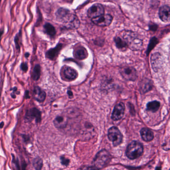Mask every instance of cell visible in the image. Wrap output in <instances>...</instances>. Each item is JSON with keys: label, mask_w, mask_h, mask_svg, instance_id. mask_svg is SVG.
<instances>
[{"label": "cell", "mask_w": 170, "mask_h": 170, "mask_svg": "<svg viewBox=\"0 0 170 170\" xmlns=\"http://www.w3.org/2000/svg\"><path fill=\"white\" fill-rule=\"evenodd\" d=\"M55 16L57 20L64 24L66 28L77 29L79 27V20L77 16L72 13L69 9H59L55 13Z\"/></svg>", "instance_id": "6da1fadb"}, {"label": "cell", "mask_w": 170, "mask_h": 170, "mask_svg": "<svg viewBox=\"0 0 170 170\" xmlns=\"http://www.w3.org/2000/svg\"><path fill=\"white\" fill-rule=\"evenodd\" d=\"M111 159L110 154L107 150H102L97 153L93 160L94 168L96 169H102L109 163Z\"/></svg>", "instance_id": "7a4b0ae2"}, {"label": "cell", "mask_w": 170, "mask_h": 170, "mask_svg": "<svg viewBox=\"0 0 170 170\" xmlns=\"http://www.w3.org/2000/svg\"><path fill=\"white\" fill-rule=\"evenodd\" d=\"M143 153V146L141 143L133 141L127 147L126 155L131 160L136 159L142 155Z\"/></svg>", "instance_id": "3957f363"}, {"label": "cell", "mask_w": 170, "mask_h": 170, "mask_svg": "<svg viewBox=\"0 0 170 170\" xmlns=\"http://www.w3.org/2000/svg\"><path fill=\"white\" fill-rule=\"evenodd\" d=\"M123 39L127 43V46L132 49H140L142 46V41L134 32L125 31L123 34Z\"/></svg>", "instance_id": "277c9868"}, {"label": "cell", "mask_w": 170, "mask_h": 170, "mask_svg": "<svg viewBox=\"0 0 170 170\" xmlns=\"http://www.w3.org/2000/svg\"><path fill=\"white\" fill-rule=\"evenodd\" d=\"M108 137L114 147L119 145L123 140V135L119 129L114 126L108 130Z\"/></svg>", "instance_id": "5b68a950"}, {"label": "cell", "mask_w": 170, "mask_h": 170, "mask_svg": "<svg viewBox=\"0 0 170 170\" xmlns=\"http://www.w3.org/2000/svg\"><path fill=\"white\" fill-rule=\"evenodd\" d=\"M120 72L124 79L129 81H134L137 78L136 70L131 66H125L121 68Z\"/></svg>", "instance_id": "8992f818"}, {"label": "cell", "mask_w": 170, "mask_h": 170, "mask_svg": "<svg viewBox=\"0 0 170 170\" xmlns=\"http://www.w3.org/2000/svg\"><path fill=\"white\" fill-rule=\"evenodd\" d=\"M24 120L27 122H31L32 120H35L37 123H39L41 121V111L35 108L28 110L24 116Z\"/></svg>", "instance_id": "52a82bcc"}, {"label": "cell", "mask_w": 170, "mask_h": 170, "mask_svg": "<svg viewBox=\"0 0 170 170\" xmlns=\"http://www.w3.org/2000/svg\"><path fill=\"white\" fill-rule=\"evenodd\" d=\"M113 18L110 15H103L102 16L91 19L92 23L96 26L101 27H107L110 24Z\"/></svg>", "instance_id": "ba28073f"}, {"label": "cell", "mask_w": 170, "mask_h": 170, "mask_svg": "<svg viewBox=\"0 0 170 170\" xmlns=\"http://www.w3.org/2000/svg\"><path fill=\"white\" fill-rule=\"evenodd\" d=\"M104 14V8L102 5L99 4L93 5L87 11L88 16L91 19L98 17Z\"/></svg>", "instance_id": "9c48e42d"}, {"label": "cell", "mask_w": 170, "mask_h": 170, "mask_svg": "<svg viewBox=\"0 0 170 170\" xmlns=\"http://www.w3.org/2000/svg\"><path fill=\"white\" fill-rule=\"evenodd\" d=\"M125 108L123 103L120 102L117 104L112 112L111 118L114 121L120 120L124 116Z\"/></svg>", "instance_id": "30bf717a"}, {"label": "cell", "mask_w": 170, "mask_h": 170, "mask_svg": "<svg viewBox=\"0 0 170 170\" xmlns=\"http://www.w3.org/2000/svg\"><path fill=\"white\" fill-rule=\"evenodd\" d=\"M62 74L64 78L68 81H72L78 76L76 70L69 66H65L62 70Z\"/></svg>", "instance_id": "8fae6325"}, {"label": "cell", "mask_w": 170, "mask_h": 170, "mask_svg": "<svg viewBox=\"0 0 170 170\" xmlns=\"http://www.w3.org/2000/svg\"><path fill=\"white\" fill-rule=\"evenodd\" d=\"M160 18L164 22L170 20V8L168 6H163L160 8L159 12Z\"/></svg>", "instance_id": "7c38bea8"}, {"label": "cell", "mask_w": 170, "mask_h": 170, "mask_svg": "<svg viewBox=\"0 0 170 170\" xmlns=\"http://www.w3.org/2000/svg\"><path fill=\"white\" fill-rule=\"evenodd\" d=\"M33 96L35 100L39 102H42L46 98V93L41 88L35 87L33 91Z\"/></svg>", "instance_id": "4fadbf2b"}, {"label": "cell", "mask_w": 170, "mask_h": 170, "mask_svg": "<svg viewBox=\"0 0 170 170\" xmlns=\"http://www.w3.org/2000/svg\"><path fill=\"white\" fill-rule=\"evenodd\" d=\"M73 54L76 58L79 60H84L88 56V54L87 49L82 46L77 47L74 50Z\"/></svg>", "instance_id": "5bb4252c"}, {"label": "cell", "mask_w": 170, "mask_h": 170, "mask_svg": "<svg viewBox=\"0 0 170 170\" xmlns=\"http://www.w3.org/2000/svg\"><path fill=\"white\" fill-rule=\"evenodd\" d=\"M68 123L67 118L61 115L57 116L54 120V126L57 127V128L60 129H62L66 127L68 125Z\"/></svg>", "instance_id": "9a60e30c"}, {"label": "cell", "mask_w": 170, "mask_h": 170, "mask_svg": "<svg viewBox=\"0 0 170 170\" xmlns=\"http://www.w3.org/2000/svg\"><path fill=\"white\" fill-rule=\"evenodd\" d=\"M62 44L58 43L57 46L53 49H51L46 52V57L50 60H54L57 57L60 50L62 48Z\"/></svg>", "instance_id": "2e32d148"}, {"label": "cell", "mask_w": 170, "mask_h": 170, "mask_svg": "<svg viewBox=\"0 0 170 170\" xmlns=\"http://www.w3.org/2000/svg\"><path fill=\"white\" fill-rule=\"evenodd\" d=\"M141 136L143 140L150 142L154 138V134L152 131L147 128H143L140 131Z\"/></svg>", "instance_id": "e0dca14e"}, {"label": "cell", "mask_w": 170, "mask_h": 170, "mask_svg": "<svg viewBox=\"0 0 170 170\" xmlns=\"http://www.w3.org/2000/svg\"><path fill=\"white\" fill-rule=\"evenodd\" d=\"M160 58H161V56L159 54H158V53L155 54L152 56V65L153 68L155 71H156L158 69V68L159 67L161 63Z\"/></svg>", "instance_id": "ac0fdd59"}, {"label": "cell", "mask_w": 170, "mask_h": 170, "mask_svg": "<svg viewBox=\"0 0 170 170\" xmlns=\"http://www.w3.org/2000/svg\"><path fill=\"white\" fill-rule=\"evenodd\" d=\"M45 32L50 37H54L56 34V31L54 27L50 23H46L44 25Z\"/></svg>", "instance_id": "d6986e66"}, {"label": "cell", "mask_w": 170, "mask_h": 170, "mask_svg": "<svg viewBox=\"0 0 170 170\" xmlns=\"http://www.w3.org/2000/svg\"><path fill=\"white\" fill-rule=\"evenodd\" d=\"M160 107V103L159 101H151L147 104V109L152 112H155L159 109Z\"/></svg>", "instance_id": "ffe728a7"}, {"label": "cell", "mask_w": 170, "mask_h": 170, "mask_svg": "<svg viewBox=\"0 0 170 170\" xmlns=\"http://www.w3.org/2000/svg\"><path fill=\"white\" fill-rule=\"evenodd\" d=\"M41 76V66L39 65H35L32 70L31 77L34 80H38Z\"/></svg>", "instance_id": "44dd1931"}, {"label": "cell", "mask_w": 170, "mask_h": 170, "mask_svg": "<svg viewBox=\"0 0 170 170\" xmlns=\"http://www.w3.org/2000/svg\"><path fill=\"white\" fill-rule=\"evenodd\" d=\"M115 42L116 46L119 49H125L127 46V43L124 41V39H122L119 37H116L115 38Z\"/></svg>", "instance_id": "7402d4cb"}, {"label": "cell", "mask_w": 170, "mask_h": 170, "mask_svg": "<svg viewBox=\"0 0 170 170\" xmlns=\"http://www.w3.org/2000/svg\"><path fill=\"white\" fill-rule=\"evenodd\" d=\"M142 83V82H141ZM152 85H151V83H150L149 80L147 81V79L145 82H142L141 83V90L143 91L144 93L147 92L148 91L151 89Z\"/></svg>", "instance_id": "603a6c76"}, {"label": "cell", "mask_w": 170, "mask_h": 170, "mask_svg": "<svg viewBox=\"0 0 170 170\" xmlns=\"http://www.w3.org/2000/svg\"><path fill=\"white\" fill-rule=\"evenodd\" d=\"M42 161L41 158L39 157L35 158L33 161V166L36 170H41L42 167Z\"/></svg>", "instance_id": "cb8c5ba5"}, {"label": "cell", "mask_w": 170, "mask_h": 170, "mask_svg": "<svg viewBox=\"0 0 170 170\" xmlns=\"http://www.w3.org/2000/svg\"><path fill=\"white\" fill-rule=\"evenodd\" d=\"M60 160H61V163L62 165L68 166L69 165V162H70L69 160L65 158V156H61L60 157Z\"/></svg>", "instance_id": "d4e9b609"}, {"label": "cell", "mask_w": 170, "mask_h": 170, "mask_svg": "<svg viewBox=\"0 0 170 170\" xmlns=\"http://www.w3.org/2000/svg\"><path fill=\"white\" fill-rule=\"evenodd\" d=\"M20 35H21V31H20V33H19V35H17V36H16L15 39V43L16 44V47L18 49H19V48L20 47V46L19 45V41H20L19 38L20 37Z\"/></svg>", "instance_id": "484cf974"}, {"label": "cell", "mask_w": 170, "mask_h": 170, "mask_svg": "<svg viewBox=\"0 0 170 170\" xmlns=\"http://www.w3.org/2000/svg\"><path fill=\"white\" fill-rule=\"evenodd\" d=\"M20 68L22 69L24 72H26L28 70V65L27 63H22L20 65Z\"/></svg>", "instance_id": "4316f807"}, {"label": "cell", "mask_w": 170, "mask_h": 170, "mask_svg": "<svg viewBox=\"0 0 170 170\" xmlns=\"http://www.w3.org/2000/svg\"><path fill=\"white\" fill-rule=\"evenodd\" d=\"M68 95H69V96H70V97L72 96V91H68Z\"/></svg>", "instance_id": "83f0119b"}, {"label": "cell", "mask_w": 170, "mask_h": 170, "mask_svg": "<svg viewBox=\"0 0 170 170\" xmlns=\"http://www.w3.org/2000/svg\"><path fill=\"white\" fill-rule=\"evenodd\" d=\"M29 55H30V54H29V53H26V54H25V57H29Z\"/></svg>", "instance_id": "f1b7e54d"}, {"label": "cell", "mask_w": 170, "mask_h": 170, "mask_svg": "<svg viewBox=\"0 0 170 170\" xmlns=\"http://www.w3.org/2000/svg\"><path fill=\"white\" fill-rule=\"evenodd\" d=\"M3 124H4V123H3V122H2L1 123V128H2V127H3Z\"/></svg>", "instance_id": "f546056e"}]
</instances>
